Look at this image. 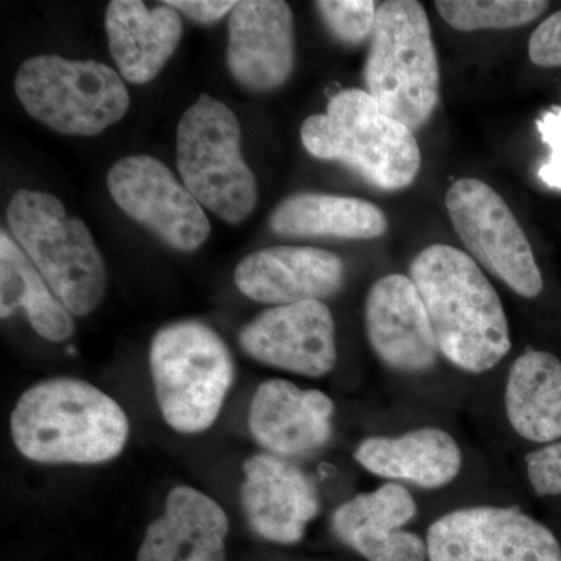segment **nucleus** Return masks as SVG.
<instances>
[{"label":"nucleus","instance_id":"nucleus-20","mask_svg":"<svg viewBox=\"0 0 561 561\" xmlns=\"http://www.w3.org/2000/svg\"><path fill=\"white\" fill-rule=\"evenodd\" d=\"M110 50L122 79L150 83L171 60L183 35L179 11L162 2L149 9L139 0H113L105 14Z\"/></svg>","mask_w":561,"mask_h":561},{"label":"nucleus","instance_id":"nucleus-22","mask_svg":"<svg viewBox=\"0 0 561 561\" xmlns=\"http://www.w3.org/2000/svg\"><path fill=\"white\" fill-rule=\"evenodd\" d=\"M271 228L283 238L376 239L389 220L375 203L343 195L295 194L279 203Z\"/></svg>","mask_w":561,"mask_h":561},{"label":"nucleus","instance_id":"nucleus-6","mask_svg":"<svg viewBox=\"0 0 561 561\" xmlns=\"http://www.w3.org/2000/svg\"><path fill=\"white\" fill-rule=\"evenodd\" d=\"M150 371L162 416L181 434H201L213 426L234 379L227 343L195 320L176 321L157 332Z\"/></svg>","mask_w":561,"mask_h":561},{"label":"nucleus","instance_id":"nucleus-9","mask_svg":"<svg viewBox=\"0 0 561 561\" xmlns=\"http://www.w3.org/2000/svg\"><path fill=\"white\" fill-rule=\"evenodd\" d=\"M454 230L476 261L524 298H537L542 276L529 239L504 198L476 179L454 181L446 192Z\"/></svg>","mask_w":561,"mask_h":561},{"label":"nucleus","instance_id":"nucleus-30","mask_svg":"<svg viewBox=\"0 0 561 561\" xmlns=\"http://www.w3.org/2000/svg\"><path fill=\"white\" fill-rule=\"evenodd\" d=\"M169 7L201 24H213L234 10L232 0H169Z\"/></svg>","mask_w":561,"mask_h":561},{"label":"nucleus","instance_id":"nucleus-27","mask_svg":"<svg viewBox=\"0 0 561 561\" xmlns=\"http://www.w3.org/2000/svg\"><path fill=\"white\" fill-rule=\"evenodd\" d=\"M531 486L541 496L561 494V442L527 456Z\"/></svg>","mask_w":561,"mask_h":561},{"label":"nucleus","instance_id":"nucleus-14","mask_svg":"<svg viewBox=\"0 0 561 561\" xmlns=\"http://www.w3.org/2000/svg\"><path fill=\"white\" fill-rule=\"evenodd\" d=\"M234 283L247 298L262 305L323 301L342 289L345 264L337 254L316 247H271L243 257Z\"/></svg>","mask_w":561,"mask_h":561},{"label":"nucleus","instance_id":"nucleus-13","mask_svg":"<svg viewBox=\"0 0 561 561\" xmlns=\"http://www.w3.org/2000/svg\"><path fill=\"white\" fill-rule=\"evenodd\" d=\"M227 62L247 90H278L295 66L294 13L283 0H242L228 24Z\"/></svg>","mask_w":561,"mask_h":561},{"label":"nucleus","instance_id":"nucleus-12","mask_svg":"<svg viewBox=\"0 0 561 561\" xmlns=\"http://www.w3.org/2000/svg\"><path fill=\"white\" fill-rule=\"evenodd\" d=\"M242 350L254 360L309 378L335 367V327L323 301L275 306L261 312L239 334Z\"/></svg>","mask_w":561,"mask_h":561},{"label":"nucleus","instance_id":"nucleus-10","mask_svg":"<svg viewBox=\"0 0 561 561\" xmlns=\"http://www.w3.org/2000/svg\"><path fill=\"white\" fill-rule=\"evenodd\" d=\"M106 183L116 205L165 245L190 253L208 241L210 224L205 209L157 158H122L110 169Z\"/></svg>","mask_w":561,"mask_h":561},{"label":"nucleus","instance_id":"nucleus-23","mask_svg":"<svg viewBox=\"0 0 561 561\" xmlns=\"http://www.w3.org/2000/svg\"><path fill=\"white\" fill-rule=\"evenodd\" d=\"M505 408L513 430L530 442L561 438V362L545 351H527L512 365Z\"/></svg>","mask_w":561,"mask_h":561},{"label":"nucleus","instance_id":"nucleus-21","mask_svg":"<svg viewBox=\"0 0 561 561\" xmlns=\"http://www.w3.org/2000/svg\"><path fill=\"white\" fill-rule=\"evenodd\" d=\"M356 460L373 474L424 489L446 485L461 467L459 446L440 430L413 431L400 438H367L357 448Z\"/></svg>","mask_w":561,"mask_h":561},{"label":"nucleus","instance_id":"nucleus-7","mask_svg":"<svg viewBox=\"0 0 561 561\" xmlns=\"http://www.w3.org/2000/svg\"><path fill=\"white\" fill-rule=\"evenodd\" d=\"M176 164L203 208L227 224H242L256 208L257 183L242 157L241 124L230 106L208 94L181 116Z\"/></svg>","mask_w":561,"mask_h":561},{"label":"nucleus","instance_id":"nucleus-18","mask_svg":"<svg viewBox=\"0 0 561 561\" xmlns=\"http://www.w3.org/2000/svg\"><path fill=\"white\" fill-rule=\"evenodd\" d=\"M415 513L411 493L398 483H386L342 504L332 516V529L368 561H424L427 545L400 529Z\"/></svg>","mask_w":561,"mask_h":561},{"label":"nucleus","instance_id":"nucleus-2","mask_svg":"<svg viewBox=\"0 0 561 561\" xmlns=\"http://www.w3.org/2000/svg\"><path fill=\"white\" fill-rule=\"evenodd\" d=\"M18 451L38 463L95 465L125 448L130 423L113 398L87 381L38 382L16 402L10 420Z\"/></svg>","mask_w":561,"mask_h":561},{"label":"nucleus","instance_id":"nucleus-19","mask_svg":"<svg viewBox=\"0 0 561 561\" xmlns=\"http://www.w3.org/2000/svg\"><path fill=\"white\" fill-rule=\"evenodd\" d=\"M227 513L208 494L175 486L164 513L150 524L138 561H227Z\"/></svg>","mask_w":561,"mask_h":561},{"label":"nucleus","instance_id":"nucleus-15","mask_svg":"<svg viewBox=\"0 0 561 561\" xmlns=\"http://www.w3.org/2000/svg\"><path fill=\"white\" fill-rule=\"evenodd\" d=\"M365 327L373 351L394 370L424 371L437 360L430 313L408 276H383L373 284L365 301Z\"/></svg>","mask_w":561,"mask_h":561},{"label":"nucleus","instance_id":"nucleus-5","mask_svg":"<svg viewBox=\"0 0 561 561\" xmlns=\"http://www.w3.org/2000/svg\"><path fill=\"white\" fill-rule=\"evenodd\" d=\"M7 221L65 308L77 317L94 312L105 297L106 267L84 221L54 195L27 190L11 198Z\"/></svg>","mask_w":561,"mask_h":561},{"label":"nucleus","instance_id":"nucleus-4","mask_svg":"<svg viewBox=\"0 0 561 561\" xmlns=\"http://www.w3.org/2000/svg\"><path fill=\"white\" fill-rule=\"evenodd\" d=\"M365 88L391 119L411 131L430 122L440 101V66L426 10L415 0L378 7L364 69Z\"/></svg>","mask_w":561,"mask_h":561},{"label":"nucleus","instance_id":"nucleus-25","mask_svg":"<svg viewBox=\"0 0 561 561\" xmlns=\"http://www.w3.org/2000/svg\"><path fill=\"white\" fill-rule=\"evenodd\" d=\"M549 2L542 0H437L435 9L459 32L507 31L540 18Z\"/></svg>","mask_w":561,"mask_h":561},{"label":"nucleus","instance_id":"nucleus-8","mask_svg":"<svg viewBox=\"0 0 561 561\" xmlns=\"http://www.w3.org/2000/svg\"><path fill=\"white\" fill-rule=\"evenodd\" d=\"M14 91L33 119L68 136L101 135L130 108V95L116 70L58 55L22 62Z\"/></svg>","mask_w":561,"mask_h":561},{"label":"nucleus","instance_id":"nucleus-3","mask_svg":"<svg viewBox=\"0 0 561 561\" xmlns=\"http://www.w3.org/2000/svg\"><path fill=\"white\" fill-rule=\"evenodd\" d=\"M301 140L317 160L343 162L382 191L411 186L421 168L413 131L387 116L367 91L335 94L327 113L302 122Z\"/></svg>","mask_w":561,"mask_h":561},{"label":"nucleus","instance_id":"nucleus-11","mask_svg":"<svg viewBox=\"0 0 561 561\" xmlns=\"http://www.w3.org/2000/svg\"><path fill=\"white\" fill-rule=\"evenodd\" d=\"M431 561H561L552 531L518 508L456 511L432 524Z\"/></svg>","mask_w":561,"mask_h":561},{"label":"nucleus","instance_id":"nucleus-17","mask_svg":"<svg viewBox=\"0 0 561 561\" xmlns=\"http://www.w3.org/2000/svg\"><path fill=\"white\" fill-rule=\"evenodd\" d=\"M332 413L334 404L323 391L272 379L251 400L249 426L254 440L273 456H300L330 440Z\"/></svg>","mask_w":561,"mask_h":561},{"label":"nucleus","instance_id":"nucleus-28","mask_svg":"<svg viewBox=\"0 0 561 561\" xmlns=\"http://www.w3.org/2000/svg\"><path fill=\"white\" fill-rule=\"evenodd\" d=\"M542 142L551 149L549 160L541 165L538 176L546 186L561 191V108L546 111L537 121Z\"/></svg>","mask_w":561,"mask_h":561},{"label":"nucleus","instance_id":"nucleus-24","mask_svg":"<svg viewBox=\"0 0 561 561\" xmlns=\"http://www.w3.org/2000/svg\"><path fill=\"white\" fill-rule=\"evenodd\" d=\"M24 309L41 337L65 342L76 330L72 313L54 291L9 232H0V317L3 320Z\"/></svg>","mask_w":561,"mask_h":561},{"label":"nucleus","instance_id":"nucleus-16","mask_svg":"<svg viewBox=\"0 0 561 561\" xmlns=\"http://www.w3.org/2000/svg\"><path fill=\"white\" fill-rule=\"evenodd\" d=\"M241 502L251 529L279 545L300 541L320 505L311 479L273 454L243 463Z\"/></svg>","mask_w":561,"mask_h":561},{"label":"nucleus","instance_id":"nucleus-29","mask_svg":"<svg viewBox=\"0 0 561 561\" xmlns=\"http://www.w3.org/2000/svg\"><path fill=\"white\" fill-rule=\"evenodd\" d=\"M529 58L540 68H561V10L531 33Z\"/></svg>","mask_w":561,"mask_h":561},{"label":"nucleus","instance_id":"nucleus-1","mask_svg":"<svg viewBox=\"0 0 561 561\" xmlns=\"http://www.w3.org/2000/svg\"><path fill=\"white\" fill-rule=\"evenodd\" d=\"M411 278L446 359L461 370L483 373L507 356L512 348L507 316L471 256L435 243L413 260Z\"/></svg>","mask_w":561,"mask_h":561},{"label":"nucleus","instance_id":"nucleus-26","mask_svg":"<svg viewBox=\"0 0 561 561\" xmlns=\"http://www.w3.org/2000/svg\"><path fill=\"white\" fill-rule=\"evenodd\" d=\"M316 9L332 35L342 43L356 46L371 38L378 14L373 0H320Z\"/></svg>","mask_w":561,"mask_h":561}]
</instances>
